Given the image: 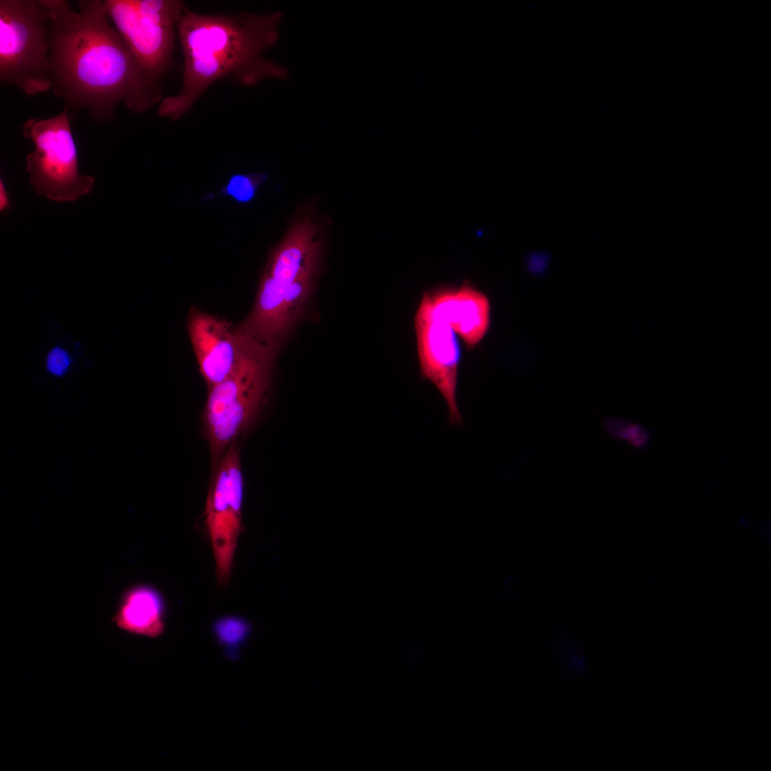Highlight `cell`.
<instances>
[{"label":"cell","mask_w":771,"mask_h":771,"mask_svg":"<svg viewBox=\"0 0 771 771\" xmlns=\"http://www.w3.org/2000/svg\"><path fill=\"white\" fill-rule=\"evenodd\" d=\"M0 188H1L0 209H1V211H3L9 206V205L10 204V202L9 201V196H8V195L6 193V191L5 189V187H4V183L2 182V181H1V187H0Z\"/></svg>","instance_id":"17"},{"label":"cell","mask_w":771,"mask_h":771,"mask_svg":"<svg viewBox=\"0 0 771 771\" xmlns=\"http://www.w3.org/2000/svg\"><path fill=\"white\" fill-rule=\"evenodd\" d=\"M48 17L38 0H0V82L28 96L51 89Z\"/></svg>","instance_id":"5"},{"label":"cell","mask_w":771,"mask_h":771,"mask_svg":"<svg viewBox=\"0 0 771 771\" xmlns=\"http://www.w3.org/2000/svg\"><path fill=\"white\" fill-rule=\"evenodd\" d=\"M68 365V356L62 349L56 348L49 353L47 368L51 373L60 376L64 373Z\"/></svg>","instance_id":"16"},{"label":"cell","mask_w":771,"mask_h":771,"mask_svg":"<svg viewBox=\"0 0 771 771\" xmlns=\"http://www.w3.org/2000/svg\"><path fill=\"white\" fill-rule=\"evenodd\" d=\"M281 17L279 11L202 14L186 9L177 26L183 56L182 86L177 94L161 100L158 116L179 119L223 77L244 86L285 78V68L263 56L278 39Z\"/></svg>","instance_id":"2"},{"label":"cell","mask_w":771,"mask_h":771,"mask_svg":"<svg viewBox=\"0 0 771 771\" xmlns=\"http://www.w3.org/2000/svg\"><path fill=\"white\" fill-rule=\"evenodd\" d=\"M187 330L208 389L233 371L251 337L238 326L194 307L188 313Z\"/></svg>","instance_id":"10"},{"label":"cell","mask_w":771,"mask_h":771,"mask_svg":"<svg viewBox=\"0 0 771 771\" xmlns=\"http://www.w3.org/2000/svg\"><path fill=\"white\" fill-rule=\"evenodd\" d=\"M69 108L44 119H28L24 136L34 151L26 156V169L35 191L56 202L74 201L91 192L94 178L79 172L78 153L70 123Z\"/></svg>","instance_id":"6"},{"label":"cell","mask_w":771,"mask_h":771,"mask_svg":"<svg viewBox=\"0 0 771 771\" xmlns=\"http://www.w3.org/2000/svg\"><path fill=\"white\" fill-rule=\"evenodd\" d=\"M320 258L321 255L313 258L285 293L283 307V329L285 336L300 317L312 293L318 272Z\"/></svg>","instance_id":"13"},{"label":"cell","mask_w":771,"mask_h":771,"mask_svg":"<svg viewBox=\"0 0 771 771\" xmlns=\"http://www.w3.org/2000/svg\"><path fill=\"white\" fill-rule=\"evenodd\" d=\"M436 313L448 322L468 348H474L490 325V302L469 282L457 288H445L429 293Z\"/></svg>","instance_id":"11"},{"label":"cell","mask_w":771,"mask_h":771,"mask_svg":"<svg viewBox=\"0 0 771 771\" xmlns=\"http://www.w3.org/2000/svg\"><path fill=\"white\" fill-rule=\"evenodd\" d=\"M605 428L614 438L625 440L630 446L640 450H645L652 439L650 429L621 418L608 419Z\"/></svg>","instance_id":"14"},{"label":"cell","mask_w":771,"mask_h":771,"mask_svg":"<svg viewBox=\"0 0 771 771\" xmlns=\"http://www.w3.org/2000/svg\"><path fill=\"white\" fill-rule=\"evenodd\" d=\"M116 625L131 633L155 638L164 630L163 603L151 588L141 586L128 592L115 617Z\"/></svg>","instance_id":"12"},{"label":"cell","mask_w":771,"mask_h":771,"mask_svg":"<svg viewBox=\"0 0 771 771\" xmlns=\"http://www.w3.org/2000/svg\"><path fill=\"white\" fill-rule=\"evenodd\" d=\"M414 326L420 376L443 395L449 423L463 425L456 397L460 346L450 324L434 311L428 291L423 293L417 309Z\"/></svg>","instance_id":"9"},{"label":"cell","mask_w":771,"mask_h":771,"mask_svg":"<svg viewBox=\"0 0 771 771\" xmlns=\"http://www.w3.org/2000/svg\"><path fill=\"white\" fill-rule=\"evenodd\" d=\"M48 17L53 92L73 114L112 122L119 104L141 114L162 99L160 83L141 68L111 25L104 0H38Z\"/></svg>","instance_id":"1"},{"label":"cell","mask_w":771,"mask_h":771,"mask_svg":"<svg viewBox=\"0 0 771 771\" xmlns=\"http://www.w3.org/2000/svg\"><path fill=\"white\" fill-rule=\"evenodd\" d=\"M107 15L144 71L161 82L172 63L175 29L186 7L177 0H104Z\"/></svg>","instance_id":"7"},{"label":"cell","mask_w":771,"mask_h":771,"mask_svg":"<svg viewBox=\"0 0 771 771\" xmlns=\"http://www.w3.org/2000/svg\"><path fill=\"white\" fill-rule=\"evenodd\" d=\"M281 344L263 343L251 336L233 371L208 389L203 421L215 467L229 445L255 423L266 404Z\"/></svg>","instance_id":"3"},{"label":"cell","mask_w":771,"mask_h":771,"mask_svg":"<svg viewBox=\"0 0 771 771\" xmlns=\"http://www.w3.org/2000/svg\"><path fill=\"white\" fill-rule=\"evenodd\" d=\"M215 468L204 516L215 559L217 583L225 585L231 578L238 538L243 528V478L237 440L229 445Z\"/></svg>","instance_id":"8"},{"label":"cell","mask_w":771,"mask_h":771,"mask_svg":"<svg viewBox=\"0 0 771 771\" xmlns=\"http://www.w3.org/2000/svg\"><path fill=\"white\" fill-rule=\"evenodd\" d=\"M322 232L315 221L297 216L272 251L261 277L253 308L238 326L257 341L281 343L285 293L309 262L321 255Z\"/></svg>","instance_id":"4"},{"label":"cell","mask_w":771,"mask_h":771,"mask_svg":"<svg viewBox=\"0 0 771 771\" xmlns=\"http://www.w3.org/2000/svg\"><path fill=\"white\" fill-rule=\"evenodd\" d=\"M264 181L263 175H236L231 178L225 192L237 201L246 203L255 196L257 187Z\"/></svg>","instance_id":"15"}]
</instances>
